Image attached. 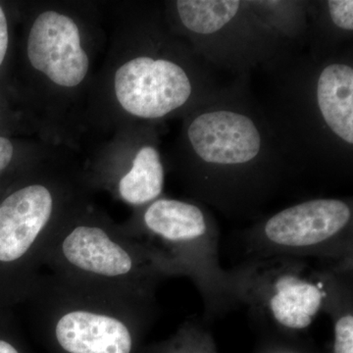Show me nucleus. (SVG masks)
<instances>
[{
  "label": "nucleus",
  "instance_id": "nucleus-1",
  "mask_svg": "<svg viewBox=\"0 0 353 353\" xmlns=\"http://www.w3.org/2000/svg\"><path fill=\"white\" fill-rule=\"evenodd\" d=\"M180 148L192 201L228 218L259 214L292 178L248 76L185 116Z\"/></svg>",
  "mask_w": 353,
  "mask_h": 353
},
{
  "label": "nucleus",
  "instance_id": "nucleus-2",
  "mask_svg": "<svg viewBox=\"0 0 353 353\" xmlns=\"http://www.w3.org/2000/svg\"><path fill=\"white\" fill-rule=\"evenodd\" d=\"M259 101L294 176L328 182L353 173V46L327 59L292 53L261 69Z\"/></svg>",
  "mask_w": 353,
  "mask_h": 353
},
{
  "label": "nucleus",
  "instance_id": "nucleus-3",
  "mask_svg": "<svg viewBox=\"0 0 353 353\" xmlns=\"http://www.w3.org/2000/svg\"><path fill=\"white\" fill-rule=\"evenodd\" d=\"M43 265L60 280L152 304L162 281L182 276L170 260L124 228L88 220L62 224L44 248Z\"/></svg>",
  "mask_w": 353,
  "mask_h": 353
},
{
  "label": "nucleus",
  "instance_id": "nucleus-4",
  "mask_svg": "<svg viewBox=\"0 0 353 353\" xmlns=\"http://www.w3.org/2000/svg\"><path fill=\"white\" fill-rule=\"evenodd\" d=\"M229 273L238 304L248 307L259 336L303 338L327 313L352 275L288 256L248 259Z\"/></svg>",
  "mask_w": 353,
  "mask_h": 353
},
{
  "label": "nucleus",
  "instance_id": "nucleus-5",
  "mask_svg": "<svg viewBox=\"0 0 353 353\" xmlns=\"http://www.w3.org/2000/svg\"><path fill=\"white\" fill-rule=\"evenodd\" d=\"M29 297L62 353H136L157 304L132 301L54 276H39Z\"/></svg>",
  "mask_w": 353,
  "mask_h": 353
},
{
  "label": "nucleus",
  "instance_id": "nucleus-6",
  "mask_svg": "<svg viewBox=\"0 0 353 353\" xmlns=\"http://www.w3.org/2000/svg\"><path fill=\"white\" fill-rule=\"evenodd\" d=\"M125 230L162 253L190 279L203 301V323L215 321L239 305L229 273L221 267L220 230L199 202L161 197L143 206Z\"/></svg>",
  "mask_w": 353,
  "mask_h": 353
},
{
  "label": "nucleus",
  "instance_id": "nucleus-7",
  "mask_svg": "<svg viewBox=\"0 0 353 353\" xmlns=\"http://www.w3.org/2000/svg\"><path fill=\"white\" fill-rule=\"evenodd\" d=\"M176 27L215 72L238 78L292 54L267 23L259 0H176Z\"/></svg>",
  "mask_w": 353,
  "mask_h": 353
},
{
  "label": "nucleus",
  "instance_id": "nucleus-8",
  "mask_svg": "<svg viewBox=\"0 0 353 353\" xmlns=\"http://www.w3.org/2000/svg\"><path fill=\"white\" fill-rule=\"evenodd\" d=\"M241 236L248 259L294 257L352 275V196L297 202L262 218Z\"/></svg>",
  "mask_w": 353,
  "mask_h": 353
},
{
  "label": "nucleus",
  "instance_id": "nucleus-9",
  "mask_svg": "<svg viewBox=\"0 0 353 353\" xmlns=\"http://www.w3.org/2000/svg\"><path fill=\"white\" fill-rule=\"evenodd\" d=\"M217 72L189 44L173 55H134L114 76L116 99L137 119L158 121L190 112L224 87Z\"/></svg>",
  "mask_w": 353,
  "mask_h": 353
},
{
  "label": "nucleus",
  "instance_id": "nucleus-10",
  "mask_svg": "<svg viewBox=\"0 0 353 353\" xmlns=\"http://www.w3.org/2000/svg\"><path fill=\"white\" fill-rule=\"evenodd\" d=\"M57 201L48 185L32 183L0 202V267L13 277L18 296H29L39 280L41 256L61 225Z\"/></svg>",
  "mask_w": 353,
  "mask_h": 353
},
{
  "label": "nucleus",
  "instance_id": "nucleus-11",
  "mask_svg": "<svg viewBox=\"0 0 353 353\" xmlns=\"http://www.w3.org/2000/svg\"><path fill=\"white\" fill-rule=\"evenodd\" d=\"M27 54L32 68L60 87H77L87 77L90 61L80 31L75 21L64 14H39L30 31Z\"/></svg>",
  "mask_w": 353,
  "mask_h": 353
},
{
  "label": "nucleus",
  "instance_id": "nucleus-12",
  "mask_svg": "<svg viewBox=\"0 0 353 353\" xmlns=\"http://www.w3.org/2000/svg\"><path fill=\"white\" fill-rule=\"evenodd\" d=\"M307 54L327 59L353 46L352 0L306 1Z\"/></svg>",
  "mask_w": 353,
  "mask_h": 353
},
{
  "label": "nucleus",
  "instance_id": "nucleus-13",
  "mask_svg": "<svg viewBox=\"0 0 353 353\" xmlns=\"http://www.w3.org/2000/svg\"><path fill=\"white\" fill-rule=\"evenodd\" d=\"M165 169L159 150L152 143L139 146L128 170L117 183L118 196L136 208L159 199L163 192Z\"/></svg>",
  "mask_w": 353,
  "mask_h": 353
},
{
  "label": "nucleus",
  "instance_id": "nucleus-14",
  "mask_svg": "<svg viewBox=\"0 0 353 353\" xmlns=\"http://www.w3.org/2000/svg\"><path fill=\"white\" fill-rule=\"evenodd\" d=\"M145 353H218L205 323L189 320L169 340L146 348Z\"/></svg>",
  "mask_w": 353,
  "mask_h": 353
},
{
  "label": "nucleus",
  "instance_id": "nucleus-15",
  "mask_svg": "<svg viewBox=\"0 0 353 353\" xmlns=\"http://www.w3.org/2000/svg\"><path fill=\"white\" fill-rule=\"evenodd\" d=\"M326 314L332 321L331 343L326 353H353L352 283L345 285L330 306Z\"/></svg>",
  "mask_w": 353,
  "mask_h": 353
},
{
  "label": "nucleus",
  "instance_id": "nucleus-16",
  "mask_svg": "<svg viewBox=\"0 0 353 353\" xmlns=\"http://www.w3.org/2000/svg\"><path fill=\"white\" fill-rule=\"evenodd\" d=\"M253 353H326L314 343L303 338L285 339L279 336H259Z\"/></svg>",
  "mask_w": 353,
  "mask_h": 353
},
{
  "label": "nucleus",
  "instance_id": "nucleus-17",
  "mask_svg": "<svg viewBox=\"0 0 353 353\" xmlns=\"http://www.w3.org/2000/svg\"><path fill=\"white\" fill-rule=\"evenodd\" d=\"M9 48V28L6 14L0 6V67L3 64L8 52Z\"/></svg>",
  "mask_w": 353,
  "mask_h": 353
},
{
  "label": "nucleus",
  "instance_id": "nucleus-18",
  "mask_svg": "<svg viewBox=\"0 0 353 353\" xmlns=\"http://www.w3.org/2000/svg\"><path fill=\"white\" fill-rule=\"evenodd\" d=\"M14 157V145L10 139L0 137V174L8 168Z\"/></svg>",
  "mask_w": 353,
  "mask_h": 353
},
{
  "label": "nucleus",
  "instance_id": "nucleus-19",
  "mask_svg": "<svg viewBox=\"0 0 353 353\" xmlns=\"http://www.w3.org/2000/svg\"><path fill=\"white\" fill-rule=\"evenodd\" d=\"M0 353H21V352L13 341L0 336Z\"/></svg>",
  "mask_w": 353,
  "mask_h": 353
}]
</instances>
